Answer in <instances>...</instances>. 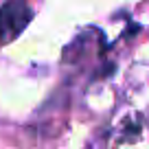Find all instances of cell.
Here are the masks:
<instances>
[{"mask_svg":"<svg viewBox=\"0 0 149 149\" xmlns=\"http://www.w3.org/2000/svg\"><path fill=\"white\" fill-rule=\"evenodd\" d=\"M33 18L31 7L24 0H9L0 7V44H7L29 26Z\"/></svg>","mask_w":149,"mask_h":149,"instance_id":"cell-1","label":"cell"}]
</instances>
